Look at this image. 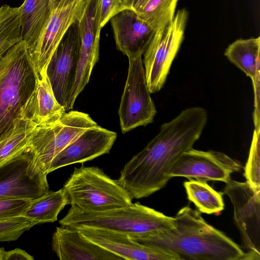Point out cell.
Returning <instances> with one entry per match:
<instances>
[{
	"label": "cell",
	"mask_w": 260,
	"mask_h": 260,
	"mask_svg": "<svg viewBox=\"0 0 260 260\" xmlns=\"http://www.w3.org/2000/svg\"><path fill=\"white\" fill-rule=\"evenodd\" d=\"M31 200L0 199V220L23 216Z\"/></svg>",
	"instance_id": "obj_28"
},
{
	"label": "cell",
	"mask_w": 260,
	"mask_h": 260,
	"mask_svg": "<svg viewBox=\"0 0 260 260\" xmlns=\"http://www.w3.org/2000/svg\"><path fill=\"white\" fill-rule=\"evenodd\" d=\"M66 112L55 96L47 70L36 75L34 89L22 108L21 115L38 126H45L56 122Z\"/></svg>",
	"instance_id": "obj_18"
},
{
	"label": "cell",
	"mask_w": 260,
	"mask_h": 260,
	"mask_svg": "<svg viewBox=\"0 0 260 260\" xmlns=\"http://www.w3.org/2000/svg\"><path fill=\"white\" fill-rule=\"evenodd\" d=\"M59 223L74 228L107 230L135 238L173 229L175 227V219L174 217L136 202L124 207L102 211H87L71 206Z\"/></svg>",
	"instance_id": "obj_3"
},
{
	"label": "cell",
	"mask_w": 260,
	"mask_h": 260,
	"mask_svg": "<svg viewBox=\"0 0 260 260\" xmlns=\"http://www.w3.org/2000/svg\"><path fill=\"white\" fill-rule=\"evenodd\" d=\"M118 50L128 58L142 56L148 48L154 30L137 12L124 9L110 20Z\"/></svg>",
	"instance_id": "obj_16"
},
{
	"label": "cell",
	"mask_w": 260,
	"mask_h": 260,
	"mask_svg": "<svg viewBox=\"0 0 260 260\" xmlns=\"http://www.w3.org/2000/svg\"><path fill=\"white\" fill-rule=\"evenodd\" d=\"M116 138V133L98 125L86 129L53 158L48 173L109 153Z\"/></svg>",
	"instance_id": "obj_15"
},
{
	"label": "cell",
	"mask_w": 260,
	"mask_h": 260,
	"mask_svg": "<svg viewBox=\"0 0 260 260\" xmlns=\"http://www.w3.org/2000/svg\"><path fill=\"white\" fill-rule=\"evenodd\" d=\"M187 18L185 9L178 10L171 21L155 31L143 54L145 78L151 93L159 91L165 84L183 41Z\"/></svg>",
	"instance_id": "obj_6"
},
{
	"label": "cell",
	"mask_w": 260,
	"mask_h": 260,
	"mask_svg": "<svg viewBox=\"0 0 260 260\" xmlns=\"http://www.w3.org/2000/svg\"><path fill=\"white\" fill-rule=\"evenodd\" d=\"M122 10V0H101L100 22L102 28L114 15Z\"/></svg>",
	"instance_id": "obj_29"
},
{
	"label": "cell",
	"mask_w": 260,
	"mask_h": 260,
	"mask_svg": "<svg viewBox=\"0 0 260 260\" xmlns=\"http://www.w3.org/2000/svg\"><path fill=\"white\" fill-rule=\"evenodd\" d=\"M21 40L29 57L35 51L51 14V0H24L19 7Z\"/></svg>",
	"instance_id": "obj_20"
},
{
	"label": "cell",
	"mask_w": 260,
	"mask_h": 260,
	"mask_svg": "<svg viewBox=\"0 0 260 260\" xmlns=\"http://www.w3.org/2000/svg\"><path fill=\"white\" fill-rule=\"evenodd\" d=\"M6 251L3 248L0 247V260H4Z\"/></svg>",
	"instance_id": "obj_33"
},
{
	"label": "cell",
	"mask_w": 260,
	"mask_h": 260,
	"mask_svg": "<svg viewBox=\"0 0 260 260\" xmlns=\"http://www.w3.org/2000/svg\"><path fill=\"white\" fill-rule=\"evenodd\" d=\"M128 61L127 79L118 112L122 133L152 123L156 114L147 85L142 56L128 58Z\"/></svg>",
	"instance_id": "obj_9"
},
{
	"label": "cell",
	"mask_w": 260,
	"mask_h": 260,
	"mask_svg": "<svg viewBox=\"0 0 260 260\" xmlns=\"http://www.w3.org/2000/svg\"><path fill=\"white\" fill-rule=\"evenodd\" d=\"M178 0H148L137 13L155 31L171 21Z\"/></svg>",
	"instance_id": "obj_25"
},
{
	"label": "cell",
	"mask_w": 260,
	"mask_h": 260,
	"mask_svg": "<svg viewBox=\"0 0 260 260\" xmlns=\"http://www.w3.org/2000/svg\"><path fill=\"white\" fill-rule=\"evenodd\" d=\"M68 204V198L62 188L48 190L44 194L32 200L23 214L39 223L53 222L57 220L60 212Z\"/></svg>",
	"instance_id": "obj_22"
},
{
	"label": "cell",
	"mask_w": 260,
	"mask_h": 260,
	"mask_svg": "<svg viewBox=\"0 0 260 260\" xmlns=\"http://www.w3.org/2000/svg\"><path fill=\"white\" fill-rule=\"evenodd\" d=\"M75 228L87 239L123 259L181 260L172 252L143 244L126 234L88 227Z\"/></svg>",
	"instance_id": "obj_14"
},
{
	"label": "cell",
	"mask_w": 260,
	"mask_h": 260,
	"mask_svg": "<svg viewBox=\"0 0 260 260\" xmlns=\"http://www.w3.org/2000/svg\"><path fill=\"white\" fill-rule=\"evenodd\" d=\"M62 189L68 204L87 211H102L127 206L133 197L116 180L97 167L75 168Z\"/></svg>",
	"instance_id": "obj_5"
},
{
	"label": "cell",
	"mask_w": 260,
	"mask_h": 260,
	"mask_svg": "<svg viewBox=\"0 0 260 260\" xmlns=\"http://www.w3.org/2000/svg\"><path fill=\"white\" fill-rule=\"evenodd\" d=\"M260 38L238 39L225 49L224 55L243 71L252 81L254 91V111L259 113Z\"/></svg>",
	"instance_id": "obj_19"
},
{
	"label": "cell",
	"mask_w": 260,
	"mask_h": 260,
	"mask_svg": "<svg viewBox=\"0 0 260 260\" xmlns=\"http://www.w3.org/2000/svg\"><path fill=\"white\" fill-rule=\"evenodd\" d=\"M21 40L19 7H0V59Z\"/></svg>",
	"instance_id": "obj_24"
},
{
	"label": "cell",
	"mask_w": 260,
	"mask_h": 260,
	"mask_svg": "<svg viewBox=\"0 0 260 260\" xmlns=\"http://www.w3.org/2000/svg\"><path fill=\"white\" fill-rule=\"evenodd\" d=\"M80 46L78 21L64 35L47 68V74L55 96L65 110L75 78Z\"/></svg>",
	"instance_id": "obj_13"
},
{
	"label": "cell",
	"mask_w": 260,
	"mask_h": 260,
	"mask_svg": "<svg viewBox=\"0 0 260 260\" xmlns=\"http://www.w3.org/2000/svg\"><path fill=\"white\" fill-rule=\"evenodd\" d=\"M183 185L188 200L193 203L201 213L219 214L224 209L221 192H217L206 181L188 179Z\"/></svg>",
	"instance_id": "obj_23"
},
{
	"label": "cell",
	"mask_w": 260,
	"mask_h": 260,
	"mask_svg": "<svg viewBox=\"0 0 260 260\" xmlns=\"http://www.w3.org/2000/svg\"><path fill=\"white\" fill-rule=\"evenodd\" d=\"M39 224L24 216L0 220V242H9L18 239L23 233Z\"/></svg>",
	"instance_id": "obj_27"
},
{
	"label": "cell",
	"mask_w": 260,
	"mask_h": 260,
	"mask_svg": "<svg viewBox=\"0 0 260 260\" xmlns=\"http://www.w3.org/2000/svg\"><path fill=\"white\" fill-rule=\"evenodd\" d=\"M47 175L29 150L0 168V199L38 198L49 190Z\"/></svg>",
	"instance_id": "obj_10"
},
{
	"label": "cell",
	"mask_w": 260,
	"mask_h": 260,
	"mask_svg": "<svg viewBox=\"0 0 260 260\" xmlns=\"http://www.w3.org/2000/svg\"><path fill=\"white\" fill-rule=\"evenodd\" d=\"M52 248L61 260H121V257L85 238L75 228L57 227Z\"/></svg>",
	"instance_id": "obj_17"
},
{
	"label": "cell",
	"mask_w": 260,
	"mask_h": 260,
	"mask_svg": "<svg viewBox=\"0 0 260 260\" xmlns=\"http://www.w3.org/2000/svg\"><path fill=\"white\" fill-rule=\"evenodd\" d=\"M241 163L226 154L214 150L203 151L193 148L184 152L172 168L170 177H184L201 181H219L225 183L231 175L239 172Z\"/></svg>",
	"instance_id": "obj_11"
},
{
	"label": "cell",
	"mask_w": 260,
	"mask_h": 260,
	"mask_svg": "<svg viewBox=\"0 0 260 260\" xmlns=\"http://www.w3.org/2000/svg\"><path fill=\"white\" fill-rule=\"evenodd\" d=\"M35 81L26 45L21 40L0 59V139L21 116Z\"/></svg>",
	"instance_id": "obj_4"
},
{
	"label": "cell",
	"mask_w": 260,
	"mask_h": 260,
	"mask_svg": "<svg viewBox=\"0 0 260 260\" xmlns=\"http://www.w3.org/2000/svg\"><path fill=\"white\" fill-rule=\"evenodd\" d=\"M38 126L21 115L0 139V168L30 150L31 139Z\"/></svg>",
	"instance_id": "obj_21"
},
{
	"label": "cell",
	"mask_w": 260,
	"mask_h": 260,
	"mask_svg": "<svg viewBox=\"0 0 260 260\" xmlns=\"http://www.w3.org/2000/svg\"><path fill=\"white\" fill-rule=\"evenodd\" d=\"M208 113L200 107L182 111L163 123L159 133L124 166L118 183L133 199L147 197L164 188L179 157L193 148L207 124Z\"/></svg>",
	"instance_id": "obj_1"
},
{
	"label": "cell",
	"mask_w": 260,
	"mask_h": 260,
	"mask_svg": "<svg viewBox=\"0 0 260 260\" xmlns=\"http://www.w3.org/2000/svg\"><path fill=\"white\" fill-rule=\"evenodd\" d=\"M32 256L19 248L5 252L4 260H32Z\"/></svg>",
	"instance_id": "obj_30"
},
{
	"label": "cell",
	"mask_w": 260,
	"mask_h": 260,
	"mask_svg": "<svg viewBox=\"0 0 260 260\" xmlns=\"http://www.w3.org/2000/svg\"><path fill=\"white\" fill-rule=\"evenodd\" d=\"M86 3V0H61L52 11L38 45L29 57L36 75L47 70L64 35L82 17Z\"/></svg>",
	"instance_id": "obj_12"
},
{
	"label": "cell",
	"mask_w": 260,
	"mask_h": 260,
	"mask_svg": "<svg viewBox=\"0 0 260 260\" xmlns=\"http://www.w3.org/2000/svg\"><path fill=\"white\" fill-rule=\"evenodd\" d=\"M61 0H51L52 10L57 6Z\"/></svg>",
	"instance_id": "obj_32"
},
{
	"label": "cell",
	"mask_w": 260,
	"mask_h": 260,
	"mask_svg": "<svg viewBox=\"0 0 260 260\" xmlns=\"http://www.w3.org/2000/svg\"><path fill=\"white\" fill-rule=\"evenodd\" d=\"M174 219L173 229L133 238L143 244L172 252L181 260H243L245 252L241 248L224 233L208 223L198 210L189 205L184 206Z\"/></svg>",
	"instance_id": "obj_2"
},
{
	"label": "cell",
	"mask_w": 260,
	"mask_h": 260,
	"mask_svg": "<svg viewBox=\"0 0 260 260\" xmlns=\"http://www.w3.org/2000/svg\"><path fill=\"white\" fill-rule=\"evenodd\" d=\"M97 125L88 114L72 110L50 125L38 126L30 143L36 164L48 174L53 158L83 132Z\"/></svg>",
	"instance_id": "obj_7"
},
{
	"label": "cell",
	"mask_w": 260,
	"mask_h": 260,
	"mask_svg": "<svg viewBox=\"0 0 260 260\" xmlns=\"http://www.w3.org/2000/svg\"><path fill=\"white\" fill-rule=\"evenodd\" d=\"M259 133L254 129L244 173L246 182L257 192H260Z\"/></svg>",
	"instance_id": "obj_26"
},
{
	"label": "cell",
	"mask_w": 260,
	"mask_h": 260,
	"mask_svg": "<svg viewBox=\"0 0 260 260\" xmlns=\"http://www.w3.org/2000/svg\"><path fill=\"white\" fill-rule=\"evenodd\" d=\"M222 194L227 196L234 209V220L245 252L244 259H260V192L246 182L231 179Z\"/></svg>",
	"instance_id": "obj_8"
},
{
	"label": "cell",
	"mask_w": 260,
	"mask_h": 260,
	"mask_svg": "<svg viewBox=\"0 0 260 260\" xmlns=\"http://www.w3.org/2000/svg\"><path fill=\"white\" fill-rule=\"evenodd\" d=\"M148 0H122V9H129L137 12Z\"/></svg>",
	"instance_id": "obj_31"
}]
</instances>
